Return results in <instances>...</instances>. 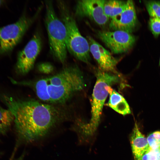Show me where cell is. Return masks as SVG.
I'll return each mask as SVG.
<instances>
[{"label":"cell","mask_w":160,"mask_h":160,"mask_svg":"<svg viewBox=\"0 0 160 160\" xmlns=\"http://www.w3.org/2000/svg\"><path fill=\"white\" fill-rule=\"evenodd\" d=\"M14 120V116L10 111L0 105V135H4L8 132Z\"/></svg>","instance_id":"obj_15"},{"label":"cell","mask_w":160,"mask_h":160,"mask_svg":"<svg viewBox=\"0 0 160 160\" xmlns=\"http://www.w3.org/2000/svg\"><path fill=\"white\" fill-rule=\"evenodd\" d=\"M42 7H39L32 16L23 14L15 23L0 27V56L12 52L37 19Z\"/></svg>","instance_id":"obj_6"},{"label":"cell","mask_w":160,"mask_h":160,"mask_svg":"<svg viewBox=\"0 0 160 160\" xmlns=\"http://www.w3.org/2000/svg\"><path fill=\"white\" fill-rule=\"evenodd\" d=\"M38 70L41 73L49 74L51 73L54 71V68L53 65L49 62L41 63L37 66Z\"/></svg>","instance_id":"obj_20"},{"label":"cell","mask_w":160,"mask_h":160,"mask_svg":"<svg viewBox=\"0 0 160 160\" xmlns=\"http://www.w3.org/2000/svg\"><path fill=\"white\" fill-rule=\"evenodd\" d=\"M61 20L66 30V43L67 50L77 60L87 63L91 60L89 45L80 33L69 8L64 1H57Z\"/></svg>","instance_id":"obj_4"},{"label":"cell","mask_w":160,"mask_h":160,"mask_svg":"<svg viewBox=\"0 0 160 160\" xmlns=\"http://www.w3.org/2000/svg\"><path fill=\"white\" fill-rule=\"evenodd\" d=\"M137 160H160V149L148 148L141 157Z\"/></svg>","instance_id":"obj_18"},{"label":"cell","mask_w":160,"mask_h":160,"mask_svg":"<svg viewBox=\"0 0 160 160\" xmlns=\"http://www.w3.org/2000/svg\"><path fill=\"white\" fill-rule=\"evenodd\" d=\"M4 1L3 0H0V7L2 6L4 3Z\"/></svg>","instance_id":"obj_22"},{"label":"cell","mask_w":160,"mask_h":160,"mask_svg":"<svg viewBox=\"0 0 160 160\" xmlns=\"http://www.w3.org/2000/svg\"><path fill=\"white\" fill-rule=\"evenodd\" d=\"M30 83L15 82V84L31 86L40 100L50 104L65 103L84 85L82 72L75 65L65 66L55 74Z\"/></svg>","instance_id":"obj_2"},{"label":"cell","mask_w":160,"mask_h":160,"mask_svg":"<svg viewBox=\"0 0 160 160\" xmlns=\"http://www.w3.org/2000/svg\"></svg>","instance_id":"obj_24"},{"label":"cell","mask_w":160,"mask_h":160,"mask_svg":"<svg viewBox=\"0 0 160 160\" xmlns=\"http://www.w3.org/2000/svg\"><path fill=\"white\" fill-rule=\"evenodd\" d=\"M137 18L135 9L132 1H127L126 7L120 14L111 19L110 29L121 31L131 33L136 26Z\"/></svg>","instance_id":"obj_10"},{"label":"cell","mask_w":160,"mask_h":160,"mask_svg":"<svg viewBox=\"0 0 160 160\" xmlns=\"http://www.w3.org/2000/svg\"><path fill=\"white\" fill-rule=\"evenodd\" d=\"M109 98L106 105L124 116L131 113L129 106L125 98L111 86L108 87Z\"/></svg>","instance_id":"obj_13"},{"label":"cell","mask_w":160,"mask_h":160,"mask_svg":"<svg viewBox=\"0 0 160 160\" xmlns=\"http://www.w3.org/2000/svg\"><path fill=\"white\" fill-rule=\"evenodd\" d=\"M149 148L152 149H160V131L150 134L147 138Z\"/></svg>","instance_id":"obj_17"},{"label":"cell","mask_w":160,"mask_h":160,"mask_svg":"<svg viewBox=\"0 0 160 160\" xmlns=\"http://www.w3.org/2000/svg\"><path fill=\"white\" fill-rule=\"evenodd\" d=\"M96 80L92 94L91 117L89 123H78L77 126L79 134L90 135L93 134L99 125L103 106L108 93V87L119 82V77L116 73L98 70Z\"/></svg>","instance_id":"obj_3"},{"label":"cell","mask_w":160,"mask_h":160,"mask_svg":"<svg viewBox=\"0 0 160 160\" xmlns=\"http://www.w3.org/2000/svg\"><path fill=\"white\" fill-rule=\"evenodd\" d=\"M105 1L104 0L78 1L75 7V15L79 17H88L100 26H105L109 19L104 12Z\"/></svg>","instance_id":"obj_9"},{"label":"cell","mask_w":160,"mask_h":160,"mask_svg":"<svg viewBox=\"0 0 160 160\" xmlns=\"http://www.w3.org/2000/svg\"><path fill=\"white\" fill-rule=\"evenodd\" d=\"M41 36L36 32L23 49L18 53L15 69L17 73L25 75L33 68L42 48Z\"/></svg>","instance_id":"obj_7"},{"label":"cell","mask_w":160,"mask_h":160,"mask_svg":"<svg viewBox=\"0 0 160 160\" xmlns=\"http://www.w3.org/2000/svg\"><path fill=\"white\" fill-rule=\"evenodd\" d=\"M151 31L155 36H157L160 34V18L151 17L149 22Z\"/></svg>","instance_id":"obj_19"},{"label":"cell","mask_w":160,"mask_h":160,"mask_svg":"<svg viewBox=\"0 0 160 160\" xmlns=\"http://www.w3.org/2000/svg\"><path fill=\"white\" fill-rule=\"evenodd\" d=\"M127 1L105 0L104 6L105 14L109 18H113L121 13L125 8Z\"/></svg>","instance_id":"obj_14"},{"label":"cell","mask_w":160,"mask_h":160,"mask_svg":"<svg viewBox=\"0 0 160 160\" xmlns=\"http://www.w3.org/2000/svg\"><path fill=\"white\" fill-rule=\"evenodd\" d=\"M90 52L96 60L101 70L115 73L119 60L111 53L96 41L92 37H87Z\"/></svg>","instance_id":"obj_11"},{"label":"cell","mask_w":160,"mask_h":160,"mask_svg":"<svg viewBox=\"0 0 160 160\" xmlns=\"http://www.w3.org/2000/svg\"><path fill=\"white\" fill-rule=\"evenodd\" d=\"M45 22L50 52L60 63H65L67 57L66 30L62 21L57 17L51 1H45Z\"/></svg>","instance_id":"obj_5"},{"label":"cell","mask_w":160,"mask_h":160,"mask_svg":"<svg viewBox=\"0 0 160 160\" xmlns=\"http://www.w3.org/2000/svg\"><path fill=\"white\" fill-rule=\"evenodd\" d=\"M97 37L112 53L121 54L129 51L135 41V38L131 33L121 31H97Z\"/></svg>","instance_id":"obj_8"},{"label":"cell","mask_w":160,"mask_h":160,"mask_svg":"<svg viewBox=\"0 0 160 160\" xmlns=\"http://www.w3.org/2000/svg\"><path fill=\"white\" fill-rule=\"evenodd\" d=\"M0 101L12 113L18 142L26 144L41 140L66 119L52 104L32 100H22L0 93Z\"/></svg>","instance_id":"obj_1"},{"label":"cell","mask_w":160,"mask_h":160,"mask_svg":"<svg viewBox=\"0 0 160 160\" xmlns=\"http://www.w3.org/2000/svg\"><path fill=\"white\" fill-rule=\"evenodd\" d=\"M132 150L136 160L140 158L149 146L146 138L140 131L135 123L130 137Z\"/></svg>","instance_id":"obj_12"},{"label":"cell","mask_w":160,"mask_h":160,"mask_svg":"<svg viewBox=\"0 0 160 160\" xmlns=\"http://www.w3.org/2000/svg\"><path fill=\"white\" fill-rule=\"evenodd\" d=\"M146 7L151 17L160 18V1H149L145 2Z\"/></svg>","instance_id":"obj_16"},{"label":"cell","mask_w":160,"mask_h":160,"mask_svg":"<svg viewBox=\"0 0 160 160\" xmlns=\"http://www.w3.org/2000/svg\"><path fill=\"white\" fill-rule=\"evenodd\" d=\"M25 153H23L21 156L14 160H24Z\"/></svg>","instance_id":"obj_21"},{"label":"cell","mask_w":160,"mask_h":160,"mask_svg":"<svg viewBox=\"0 0 160 160\" xmlns=\"http://www.w3.org/2000/svg\"><path fill=\"white\" fill-rule=\"evenodd\" d=\"M159 65L160 66V60H159Z\"/></svg>","instance_id":"obj_23"}]
</instances>
